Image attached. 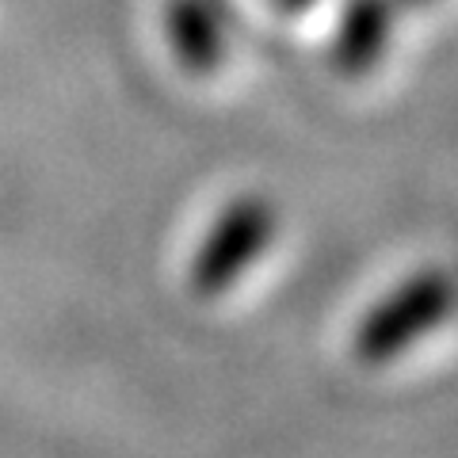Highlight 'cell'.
Instances as JSON below:
<instances>
[{
    "label": "cell",
    "mask_w": 458,
    "mask_h": 458,
    "mask_svg": "<svg viewBox=\"0 0 458 458\" xmlns=\"http://www.w3.org/2000/svg\"><path fill=\"white\" fill-rule=\"evenodd\" d=\"M458 310V279L451 267H417L409 279L390 286L352 333V355L367 367L394 363L424 336L443 328Z\"/></svg>",
    "instance_id": "obj_1"
},
{
    "label": "cell",
    "mask_w": 458,
    "mask_h": 458,
    "mask_svg": "<svg viewBox=\"0 0 458 458\" xmlns=\"http://www.w3.org/2000/svg\"><path fill=\"white\" fill-rule=\"evenodd\" d=\"M279 237V207L264 191H241L214 214L191 256L188 283L199 298H222L267 256Z\"/></svg>",
    "instance_id": "obj_2"
},
{
    "label": "cell",
    "mask_w": 458,
    "mask_h": 458,
    "mask_svg": "<svg viewBox=\"0 0 458 458\" xmlns=\"http://www.w3.org/2000/svg\"><path fill=\"white\" fill-rule=\"evenodd\" d=\"M165 38L176 65L214 77L229 57V16L222 0H165Z\"/></svg>",
    "instance_id": "obj_3"
},
{
    "label": "cell",
    "mask_w": 458,
    "mask_h": 458,
    "mask_svg": "<svg viewBox=\"0 0 458 458\" xmlns=\"http://www.w3.org/2000/svg\"><path fill=\"white\" fill-rule=\"evenodd\" d=\"M397 8V0H348L344 4L333 47H328V62L340 77L355 81L378 69L382 54L390 50Z\"/></svg>",
    "instance_id": "obj_4"
},
{
    "label": "cell",
    "mask_w": 458,
    "mask_h": 458,
    "mask_svg": "<svg viewBox=\"0 0 458 458\" xmlns=\"http://www.w3.org/2000/svg\"><path fill=\"white\" fill-rule=\"evenodd\" d=\"M271 4H276L279 12H291V16H294V12H310L318 0H271Z\"/></svg>",
    "instance_id": "obj_5"
},
{
    "label": "cell",
    "mask_w": 458,
    "mask_h": 458,
    "mask_svg": "<svg viewBox=\"0 0 458 458\" xmlns=\"http://www.w3.org/2000/svg\"><path fill=\"white\" fill-rule=\"evenodd\" d=\"M401 8H424V4H432V0H397Z\"/></svg>",
    "instance_id": "obj_6"
}]
</instances>
